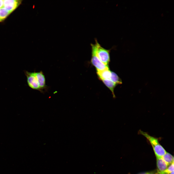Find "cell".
<instances>
[{
    "instance_id": "52a82bcc",
    "label": "cell",
    "mask_w": 174,
    "mask_h": 174,
    "mask_svg": "<svg viewBox=\"0 0 174 174\" xmlns=\"http://www.w3.org/2000/svg\"><path fill=\"white\" fill-rule=\"evenodd\" d=\"M97 73L100 80L110 79L111 73L109 68L102 71H97Z\"/></svg>"
},
{
    "instance_id": "8fae6325",
    "label": "cell",
    "mask_w": 174,
    "mask_h": 174,
    "mask_svg": "<svg viewBox=\"0 0 174 174\" xmlns=\"http://www.w3.org/2000/svg\"><path fill=\"white\" fill-rule=\"evenodd\" d=\"M111 74L110 79L116 85L122 83L121 80L115 72H111Z\"/></svg>"
},
{
    "instance_id": "277c9868",
    "label": "cell",
    "mask_w": 174,
    "mask_h": 174,
    "mask_svg": "<svg viewBox=\"0 0 174 174\" xmlns=\"http://www.w3.org/2000/svg\"><path fill=\"white\" fill-rule=\"evenodd\" d=\"M110 50L103 48L98 43L97 50V56L103 63L107 65L110 62Z\"/></svg>"
},
{
    "instance_id": "7a4b0ae2",
    "label": "cell",
    "mask_w": 174,
    "mask_h": 174,
    "mask_svg": "<svg viewBox=\"0 0 174 174\" xmlns=\"http://www.w3.org/2000/svg\"><path fill=\"white\" fill-rule=\"evenodd\" d=\"M138 133L145 137L151 145L156 157H162L167 151L160 144L159 138L151 136L147 132L140 130Z\"/></svg>"
},
{
    "instance_id": "30bf717a",
    "label": "cell",
    "mask_w": 174,
    "mask_h": 174,
    "mask_svg": "<svg viewBox=\"0 0 174 174\" xmlns=\"http://www.w3.org/2000/svg\"><path fill=\"white\" fill-rule=\"evenodd\" d=\"M10 14L4 8H0V22L3 21Z\"/></svg>"
},
{
    "instance_id": "2e32d148",
    "label": "cell",
    "mask_w": 174,
    "mask_h": 174,
    "mask_svg": "<svg viewBox=\"0 0 174 174\" xmlns=\"http://www.w3.org/2000/svg\"><path fill=\"white\" fill-rule=\"evenodd\" d=\"M130 174V173H129V174Z\"/></svg>"
},
{
    "instance_id": "3957f363",
    "label": "cell",
    "mask_w": 174,
    "mask_h": 174,
    "mask_svg": "<svg viewBox=\"0 0 174 174\" xmlns=\"http://www.w3.org/2000/svg\"><path fill=\"white\" fill-rule=\"evenodd\" d=\"M98 42L95 40L94 44H91L92 49L91 62L96 68L97 71H102L109 68L108 65L103 63L98 58L97 53V50Z\"/></svg>"
},
{
    "instance_id": "ba28073f",
    "label": "cell",
    "mask_w": 174,
    "mask_h": 174,
    "mask_svg": "<svg viewBox=\"0 0 174 174\" xmlns=\"http://www.w3.org/2000/svg\"><path fill=\"white\" fill-rule=\"evenodd\" d=\"M111 92L114 98L116 97L114 92L115 88L116 85L110 79L101 80Z\"/></svg>"
},
{
    "instance_id": "9c48e42d",
    "label": "cell",
    "mask_w": 174,
    "mask_h": 174,
    "mask_svg": "<svg viewBox=\"0 0 174 174\" xmlns=\"http://www.w3.org/2000/svg\"><path fill=\"white\" fill-rule=\"evenodd\" d=\"M162 158L169 166L174 162V157L171 154L167 152Z\"/></svg>"
},
{
    "instance_id": "6da1fadb",
    "label": "cell",
    "mask_w": 174,
    "mask_h": 174,
    "mask_svg": "<svg viewBox=\"0 0 174 174\" xmlns=\"http://www.w3.org/2000/svg\"><path fill=\"white\" fill-rule=\"evenodd\" d=\"M24 72L26 77L28 85L29 87L43 93L48 91L49 87L46 84L45 76L42 71L29 72L25 70Z\"/></svg>"
},
{
    "instance_id": "9a60e30c",
    "label": "cell",
    "mask_w": 174,
    "mask_h": 174,
    "mask_svg": "<svg viewBox=\"0 0 174 174\" xmlns=\"http://www.w3.org/2000/svg\"><path fill=\"white\" fill-rule=\"evenodd\" d=\"M147 173H141L140 174H147Z\"/></svg>"
},
{
    "instance_id": "8992f818",
    "label": "cell",
    "mask_w": 174,
    "mask_h": 174,
    "mask_svg": "<svg viewBox=\"0 0 174 174\" xmlns=\"http://www.w3.org/2000/svg\"><path fill=\"white\" fill-rule=\"evenodd\" d=\"M156 157L157 171L159 174H161L166 170L169 165L163 160L162 157Z\"/></svg>"
},
{
    "instance_id": "5b68a950",
    "label": "cell",
    "mask_w": 174,
    "mask_h": 174,
    "mask_svg": "<svg viewBox=\"0 0 174 174\" xmlns=\"http://www.w3.org/2000/svg\"><path fill=\"white\" fill-rule=\"evenodd\" d=\"M3 7L10 13L15 10L21 4L22 0H4Z\"/></svg>"
},
{
    "instance_id": "5bb4252c",
    "label": "cell",
    "mask_w": 174,
    "mask_h": 174,
    "mask_svg": "<svg viewBox=\"0 0 174 174\" xmlns=\"http://www.w3.org/2000/svg\"><path fill=\"white\" fill-rule=\"evenodd\" d=\"M3 7V0H0V8Z\"/></svg>"
},
{
    "instance_id": "4fadbf2b",
    "label": "cell",
    "mask_w": 174,
    "mask_h": 174,
    "mask_svg": "<svg viewBox=\"0 0 174 174\" xmlns=\"http://www.w3.org/2000/svg\"><path fill=\"white\" fill-rule=\"evenodd\" d=\"M147 174H159L157 170L147 172Z\"/></svg>"
},
{
    "instance_id": "7c38bea8",
    "label": "cell",
    "mask_w": 174,
    "mask_h": 174,
    "mask_svg": "<svg viewBox=\"0 0 174 174\" xmlns=\"http://www.w3.org/2000/svg\"><path fill=\"white\" fill-rule=\"evenodd\" d=\"M174 162H173L171 164L168 166L166 170L163 172L166 173H170L174 171Z\"/></svg>"
}]
</instances>
